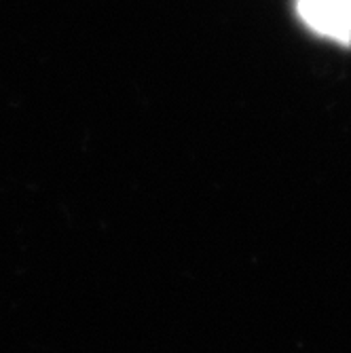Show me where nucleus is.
I'll return each mask as SVG.
<instances>
[{
    "instance_id": "obj_1",
    "label": "nucleus",
    "mask_w": 351,
    "mask_h": 353,
    "mask_svg": "<svg viewBox=\"0 0 351 353\" xmlns=\"http://www.w3.org/2000/svg\"><path fill=\"white\" fill-rule=\"evenodd\" d=\"M301 19L317 34L351 45V3L349 0H297Z\"/></svg>"
},
{
    "instance_id": "obj_2",
    "label": "nucleus",
    "mask_w": 351,
    "mask_h": 353,
    "mask_svg": "<svg viewBox=\"0 0 351 353\" xmlns=\"http://www.w3.org/2000/svg\"><path fill=\"white\" fill-rule=\"evenodd\" d=\"M349 3H351V0H349Z\"/></svg>"
}]
</instances>
